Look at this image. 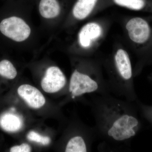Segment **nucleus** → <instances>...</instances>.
I'll use <instances>...</instances> for the list:
<instances>
[{"mask_svg":"<svg viewBox=\"0 0 152 152\" xmlns=\"http://www.w3.org/2000/svg\"><path fill=\"white\" fill-rule=\"evenodd\" d=\"M139 121L129 114H121L114 118L107 128V134L116 141L127 140L135 135Z\"/></svg>","mask_w":152,"mask_h":152,"instance_id":"1","label":"nucleus"},{"mask_svg":"<svg viewBox=\"0 0 152 152\" xmlns=\"http://www.w3.org/2000/svg\"><path fill=\"white\" fill-rule=\"evenodd\" d=\"M0 32L7 37L17 42L27 39L31 34L28 25L21 18L12 16L0 22Z\"/></svg>","mask_w":152,"mask_h":152,"instance_id":"2","label":"nucleus"},{"mask_svg":"<svg viewBox=\"0 0 152 152\" xmlns=\"http://www.w3.org/2000/svg\"><path fill=\"white\" fill-rule=\"evenodd\" d=\"M97 82L90 76L75 70L71 76L69 91L72 98L86 94L95 92L99 89Z\"/></svg>","mask_w":152,"mask_h":152,"instance_id":"3","label":"nucleus"},{"mask_svg":"<svg viewBox=\"0 0 152 152\" xmlns=\"http://www.w3.org/2000/svg\"><path fill=\"white\" fill-rule=\"evenodd\" d=\"M66 83L65 76L59 68L49 67L41 82V86L46 92L54 93L64 88Z\"/></svg>","mask_w":152,"mask_h":152,"instance_id":"4","label":"nucleus"},{"mask_svg":"<svg viewBox=\"0 0 152 152\" xmlns=\"http://www.w3.org/2000/svg\"><path fill=\"white\" fill-rule=\"evenodd\" d=\"M126 28L131 39L137 43H144L149 38V26L147 22L141 18L131 19L126 24Z\"/></svg>","mask_w":152,"mask_h":152,"instance_id":"5","label":"nucleus"},{"mask_svg":"<svg viewBox=\"0 0 152 152\" xmlns=\"http://www.w3.org/2000/svg\"><path fill=\"white\" fill-rule=\"evenodd\" d=\"M18 92L28 105L33 108H40L45 103V99L43 95L38 89L32 86L22 85L18 88Z\"/></svg>","mask_w":152,"mask_h":152,"instance_id":"6","label":"nucleus"},{"mask_svg":"<svg viewBox=\"0 0 152 152\" xmlns=\"http://www.w3.org/2000/svg\"><path fill=\"white\" fill-rule=\"evenodd\" d=\"M102 30L100 26L95 23H91L84 26L79 33V42L83 48H88L92 41L101 35Z\"/></svg>","mask_w":152,"mask_h":152,"instance_id":"7","label":"nucleus"},{"mask_svg":"<svg viewBox=\"0 0 152 152\" xmlns=\"http://www.w3.org/2000/svg\"><path fill=\"white\" fill-rule=\"evenodd\" d=\"M115 63L118 72L123 80H129L132 75L130 60L127 52L119 49L116 53Z\"/></svg>","mask_w":152,"mask_h":152,"instance_id":"8","label":"nucleus"},{"mask_svg":"<svg viewBox=\"0 0 152 152\" xmlns=\"http://www.w3.org/2000/svg\"><path fill=\"white\" fill-rule=\"evenodd\" d=\"M23 125V121L21 118L15 114L7 113L0 118V126L7 132H17L21 129Z\"/></svg>","mask_w":152,"mask_h":152,"instance_id":"9","label":"nucleus"},{"mask_svg":"<svg viewBox=\"0 0 152 152\" xmlns=\"http://www.w3.org/2000/svg\"><path fill=\"white\" fill-rule=\"evenodd\" d=\"M39 11L41 16L44 18H54L60 13L59 4L57 0H41Z\"/></svg>","mask_w":152,"mask_h":152,"instance_id":"10","label":"nucleus"},{"mask_svg":"<svg viewBox=\"0 0 152 152\" xmlns=\"http://www.w3.org/2000/svg\"><path fill=\"white\" fill-rule=\"evenodd\" d=\"M97 0H78L73 9L76 18L83 20L91 12Z\"/></svg>","mask_w":152,"mask_h":152,"instance_id":"11","label":"nucleus"},{"mask_svg":"<svg viewBox=\"0 0 152 152\" xmlns=\"http://www.w3.org/2000/svg\"><path fill=\"white\" fill-rule=\"evenodd\" d=\"M86 145L84 140L80 136H76L70 139L67 144L66 152H86Z\"/></svg>","mask_w":152,"mask_h":152,"instance_id":"12","label":"nucleus"},{"mask_svg":"<svg viewBox=\"0 0 152 152\" xmlns=\"http://www.w3.org/2000/svg\"><path fill=\"white\" fill-rule=\"evenodd\" d=\"M17 71L10 61L3 60L0 61V75L6 78L12 80L15 78Z\"/></svg>","mask_w":152,"mask_h":152,"instance_id":"13","label":"nucleus"},{"mask_svg":"<svg viewBox=\"0 0 152 152\" xmlns=\"http://www.w3.org/2000/svg\"><path fill=\"white\" fill-rule=\"evenodd\" d=\"M118 5L126 7L131 10H139L145 6L143 0H114Z\"/></svg>","mask_w":152,"mask_h":152,"instance_id":"14","label":"nucleus"},{"mask_svg":"<svg viewBox=\"0 0 152 152\" xmlns=\"http://www.w3.org/2000/svg\"><path fill=\"white\" fill-rule=\"evenodd\" d=\"M27 138L31 141L41 143L44 145H48L51 142L49 137L41 135L34 131H31L28 134Z\"/></svg>","mask_w":152,"mask_h":152,"instance_id":"15","label":"nucleus"},{"mask_svg":"<svg viewBox=\"0 0 152 152\" xmlns=\"http://www.w3.org/2000/svg\"><path fill=\"white\" fill-rule=\"evenodd\" d=\"M11 152H30L31 147L27 144H22L20 145L15 146L10 149Z\"/></svg>","mask_w":152,"mask_h":152,"instance_id":"16","label":"nucleus"}]
</instances>
